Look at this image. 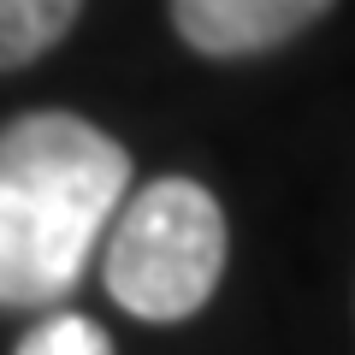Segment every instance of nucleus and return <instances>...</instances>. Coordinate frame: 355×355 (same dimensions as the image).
Masks as SVG:
<instances>
[{
  "label": "nucleus",
  "mask_w": 355,
  "mask_h": 355,
  "mask_svg": "<svg viewBox=\"0 0 355 355\" xmlns=\"http://www.w3.org/2000/svg\"><path fill=\"white\" fill-rule=\"evenodd\" d=\"M130 196V154L77 113L0 130V308L60 302Z\"/></svg>",
  "instance_id": "f257e3e1"
},
{
  "label": "nucleus",
  "mask_w": 355,
  "mask_h": 355,
  "mask_svg": "<svg viewBox=\"0 0 355 355\" xmlns=\"http://www.w3.org/2000/svg\"><path fill=\"white\" fill-rule=\"evenodd\" d=\"M225 272V214L190 178H154L107 225V296L148 326L190 320Z\"/></svg>",
  "instance_id": "f03ea898"
},
{
  "label": "nucleus",
  "mask_w": 355,
  "mask_h": 355,
  "mask_svg": "<svg viewBox=\"0 0 355 355\" xmlns=\"http://www.w3.org/2000/svg\"><path fill=\"white\" fill-rule=\"evenodd\" d=\"M331 0H172V24L196 53L237 60V53H266L308 30Z\"/></svg>",
  "instance_id": "7ed1b4c3"
},
{
  "label": "nucleus",
  "mask_w": 355,
  "mask_h": 355,
  "mask_svg": "<svg viewBox=\"0 0 355 355\" xmlns=\"http://www.w3.org/2000/svg\"><path fill=\"white\" fill-rule=\"evenodd\" d=\"M83 0H0V71L30 65L71 30Z\"/></svg>",
  "instance_id": "20e7f679"
},
{
  "label": "nucleus",
  "mask_w": 355,
  "mask_h": 355,
  "mask_svg": "<svg viewBox=\"0 0 355 355\" xmlns=\"http://www.w3.org/2000/svg\"><path fill=\"white\" fill-rule=\"evenodd\" d=\"M18 355H113V343L89 314H48L24 331Z\"/></svg>",
  "instance_id": "39448f33"
}]
</instances>
